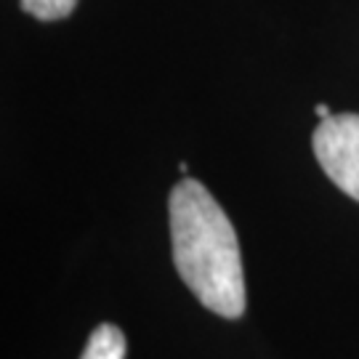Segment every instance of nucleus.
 <instances>
[{"mask_svg": "<svg viewBox=\"0 0 359 359\" xmlns=\"http://www.w3.org/2000/svg\"><path fill=\"white\" fill-rule=\"evenodd\" d=\"M168 221L173 264L194 298L218 317L245 311V271L229 216L200 181L184 179L170 189Z\"/></svg>", "mask_w": 359, "mask_h": 359, "instance_id": "1", "label": "nucleus"}, {"mask_svg": "<svg viewBox=\"0 0 359 359\" xmlns=\"http://www.w3.org/2000/svg\"><path fill=\"white\" fill-rule=\"evenodd\" d=\"M311 147L325 176L359 203V115L325 117L314 128Z\"/></svg>", "mask_w": 359, "mask_h": 359, "instance_id": "2", "label": "nucleus"}, {"mask_svg": "<svg viewBox=\"0 0 359 359\" xmlns=\"http://www.w3.org/2000/svg\"><path fill=\"white\" fill-rule=\"evenodd\" d=\"M80 359H126V335L117 325L104 322L90 333Z\"/></svg>", "mask_w": 359, "mask_h": 359, "instance_id": "3", "label": "nucleus"}, {"mask_svg": "<svg viewBox=\"0 0 359 359\" xmlns=\"http://www.w3.org/2000/svg\"><path fill=\"white\" fill-rule=\"evenodd\" d=\"M19 6L40 22H59L75 11L77 0H19Z\"/></svg>", "mask_w": 359, "mask_h": 359, "instance_id": "4", "label": "nucleus"}, {"mask_svg": "<svg viewBox=\"0 0 359 359\" xmlns=\"http://www.w3.org/2000/svg\"><path fill=\"white\" fill-rule=\"evenodd\" d=\"M314 112H317V117H322V120H325V117H330V109H327V104H317V109H314Z\"/></svg>", "mask_w": 359, "mask_h": 359, "instance_id": "5", "label": "nucleus"}]
</instances>
